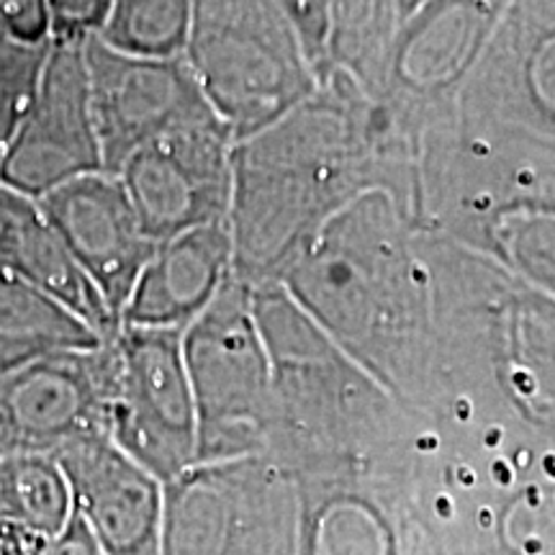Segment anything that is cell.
Listing matches in <instances>:
<instances>
[{
	"label": "cell",
	"mask_w": 555,
	"mask_h": 555,
	"mask_svg": "<svg viewBox=\"0 0 555 555\" xmlns=\"http://www.w3.org/2000/svg\"><path fill=\"white\" fill-rule=\"evenodd\" d=\"M343 180V127L324 103L304 99L237 139L227 219L234 275L253 288L281 283L330 224Z\"/></svg>",
	"instance_id": "1"
},
{
	"label": "cell",
	"mask_w": 555,
	"mask_h": 555,
	"mask_svg": "<svg viewBox=\"0 0 555 555\" xmlns=\"http://www.w3.org/2000/svg\"><path fill=\"white\" fill-rule=\"evenodd\" d=\"M253 291L232 275L183 330V358L198 414V463L266 455L273 371Z\"/></svg>",
	"instance_id": "2"
},
{
	"label": "cell",
	"mask_w": 555,
	"mask_h": 555,
	"mask_svg": "<svg viewBox=\"0 0 555 555\" xmlns=\"http://www.w3.org/2000/svg\"><path fill=\"white\" fill-rule=\"evenodd\" d=\"M301 491L268 455L196 463L165 483L163 555H298Z\"/></svg>",
	"instance_id": "3"
},
{
	"label": "cell",
	"mask_w": 555,
	"mask_h": 555,
	"mask_svg": "<svg viewBox=\"0 0 555 555\" xmlns=\"http://www.w3.org/2000/svg\"><path fill=\"white\" fill-rule=\"evenodd\" d=\"M111 347L108 437L159 481L170 483L198 463V414L183 332L121 327Z\"/></svg>",
	"instance_id": "4"
},
{
	"label": "cell",
	"mask_w": 555,
	"mask_h": 555,
	"mask_svg": "<svg viewBox=\"0 0 555 555\" xmlns=\"http://www.w3.org/2000/svg\"><path fill=\"white\" fill-rule=\"evenodd\" d=\"M86 62L103 170L111 176L155 139L193 124L221 119L185 54L144 57L90 37Z\"/></svg>",
	"instance_id": "5"
},
{
	"label": "cell",
	"mask_w": 555,
	"mask_h": 555,
	"mask_svg": "<svg viewBox=\"0 0 555 555\" xmlns=\"http://www.w3.org/2000/svg\"><path fill=\"white\" fill-rule=\"evenodd\" d=\"M103 170L86 41H50L37 88L18 124L0 183L39 201L69 180Z\"/></svg>",
	"instance_id": "6"
},
{
	"label": "cell",
	"mask_w": 555,
	"mask_h": 555,
	"mask_svg": "<svg viewBox=\"0 0 555 555\" xmlns=\"http://www.w3.org/2000/svg\"><path fill=\"white\" fill-rule=\"evenodd\" d=\"M234 144L229 124L211 119L155 139L121 165L116 178L157 245L229 219Z\"/></svg>",
	"instance_id": "7"
},
{
	"label": "cell",
	"mask_w": 555,
	"mask_h": 555,
	"mask_svg": "<svg viewBox=\"0 0 555 555\" xmlns=\"http://www.w3.org/2000/svg\"><path fill=\"white\" fill-rule=\"evenodd\" d=\"M114 397L111 339L0 376V450L54 455L78 437L106 433Z\"/></svg>",
	"instance_id": "8"
},
{
	"label": "cell",
	"mask_w": 555,
	"mask_h": 555,
	"mask_svg": "<svg viewBox=\"0 0 555 555\" xmlns=\"http://www.w3.org/2000/svg\"><path fill=\"white\" fill-rule=\"evenodd\" d=\"M73 515L103 555H163L165 483L106 433L78 437L52 455Z\"/></svg>",
	"instance_id": "9"
},
{
	"label": "cell",
	"mask_w": 555,
	"mask_h": 555,
	"mask_svg": "<svg viewBox=\"0 0 555 555\" xmlns=\"http://www.w3.org/2000/svg\"><path fill=\"white\" fill-rule=\"evenodd\" d=\"M37 208L121 324L131 291L157 247L121 180L106 170L90 172L41 196Z\"/></svg>",
	"instance_id": "10"
},
{
	"label": "cell",
	"mask_w": 555,
	"mask_h": 555,
	"mask_svg": "<svg viewBox=\"0 0 555 555\" xmlns=\"http://www.w3.org/2000/svg\"><path fill=\"white\" fill-rule=\"evenodd\" d=\"M232 275L234 247L229 221L159 242L131 291L121 327L183 332Z\"/></svg>",
	"instance_id": "11"
},
{
	"label": "cell",
	"mask_w": 555,
	"mask_h": 555,
	"mask_svg": "<svg viewBox=\"0 0 555 555\" xmlns=\"http://www.w3.org/2000/svg\"><path fill=\"white\" fill-rule=\"evenodd\" d=\"M106 343L86 319L29 281L0 268V376L67 350Z\"/></svg>",
	"instance_id": "12"
},
{
	"label": "cell",
	"mask_w": 555,
	"mask_h": 555,
	"mask_svg": "<svg viewBox=\"0 0 555 555\" xmlns=\"http://www.w3.org/2000/svg\"><path fill=\"white\" fill-rule=\"evenodd\" d=\"M3 268L57 298L67 309H73L103 339H111L121 330L99 288L93 286L86 270L78 266V260L69 255L65 242L47 224L37 204L31 206V211L21 219L16 232H13Z\"/></svg>",
	"instance_id": "13"
},
{
	"label": "cell",
	"mask_w": 555,
	"mask_h": 555,
	"mask_svg": "<svg viewBox=\"0 0 555 555\" xmlns=\"http://www.w3.org/2000/svg\"><path fill=\"white\" fill-rule=\"evenodd\" d=\"M73 519L65 476L52 455L0 450V522L54 538Z\"/></svg>",
	"instance_id": "14"
},
{
	"label": "cell",
	"mask_w": 555,
	"mask_h": 555,
	"mask_svg": "<svg viewBox=\"0 0 555 555\" xmlns=\"http://www.w3.org/2000/svg\"><path fill=\"white\" fill-rule=\"evenodd\" d=\"M193 0H111L101 41L144 57L185 54Z\"/></svg>",
	"instance_id": "15"
},
{
	"label": "cell",
	"mask_w": 555,
	"mask_h": 555,
	"mask_svg": "<svg viewBox=\"0 0 555 555\" xmlns=\"http://www.w3.org/2000/svg\"><path fill=\"white\" fill-rule=\"evenodd\" d=\"M47 50H50V41L18 44L0 34V165L9 155L18 124L29 108Z\"/></svg>",
	"instance_id": "16"
},
{
	"label": "cell",
	"mask_w": 555,
	"mask_h": 555,
	"mask_svg": "<svg viewBox=\"0 0 555 555\" xmlns=\"http://www.w3.org/2000/svg\"><path fill=\"white\" fill-rule=\"evenodd\" d=\"M50 41H88L99 37L111 13V0H47Z\"/></svg>",
	"instance_id": "17"
},
{
	"label": "cell",
	"mask_w": 555,
	"mask_h": 555,
	"mask_svg": "<svg viewBox=\"0 0 555 555\" xmlns=\"http://www.w3.org/2000/svg\"><path fill=\"white\" fill-rule=\"evenodd\" d=\"M0 34L18 44L50 41L47 0H0Z\"/></svg>",
	"instance_id": "18"
},
{
	"label": "cell",
	"mask_w": 555,
	"mask_h": 555,
	"mask_svg": "<svg viewBox=\"0 0 555 555\" xmlns=\"http://www.w3.org/2000/svg\"><path fill=\"white\" fill-rule=\"evenodd\" d=\"M34 204H37V201L21 196V193L11 191L9 185L0 183V268H3V260H5V253H9L13 232H16L21 219L31 211Z\"/></svg>",
	"instance_id": "19"
},
{
	"label": "cell",
	"mask_w": 555,
	"mask_h": 555,
	"mask_svg": "<svg viewBox=\"0 0 555 555\" xmlns=\"http://www.w3.org/2000/svg\"><path fill=\"white\" fill-rule=\"evenodd\" d=\"M39 555H103L99 543L86 530V525L73 515L69 525L60 535L50 538V543L41 547Z\"/></svg>",
	"instance_id": "20"
}]
</instances>
